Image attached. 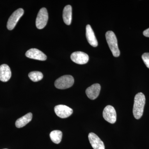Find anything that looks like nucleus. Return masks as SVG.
Returning a JSON list of instances; mask_svg holds the SVG:
<instances>
[{
  "label": "nucleus",
  "mask_w": 149,
  "mask_h": 149,
  "mask_svg": "<svg viewBox=\"0 0 149 149\" xmlns=\"http://www.w3.org/2000/svg\"><path fill=\"white\" fill-rule=\"evenodd\" d=\"M146 104V97L143 93L136 94L134 98L133 114L137 119L141 118L143 113L144 107Z\"/></svg>",
  "instance_id": "1"
},
{
  "label": "nucleus",
  "mask_w": 149,
  "mask_h": 149,
  "mask_svg": "<svg viewBox=\"0 0 149 149\" xmlns=\"http://www.w3.org/2000/svg\"><path fill=\"white\" fill-rule=\"evenodd\" d=\"M106 38L109 47L113 56L116 57L120 56V52L118 46V42L116 36L114 32L109 31L106 33Z\"/></svg>",
  "instance_id": "2"
},
{
  "label": "nucleus",
  "mask_w": 149,
  "mask_h": 149,
  "mask_svg": "<svg viewBox=\"0 0 149 149\" xmlns=\"http://www.w3.org/2000/svg\"><path fill=\"white\" fill-rule=\"evenodd\" d=\"M74 83V78L72 76L65 75L57 79L55 82L54 85L56 88L64 90L72 87Z\"/></svg>",
  "instance_id": "3"
},
{
  "label": "nucleus",
  "mask_w": 149,
  "mask_h": 149,
  "mask_svg": "<svg viewBox=\"0 0 149 149\" xmlns=\"http://www.w3.org/2000/svg\"><path fill=\"white\" fill-rule=\"evenodd\" d=\"M48 20V13L47 9L43 8L38 13L36 20V25L39 29H42L45 27Z\"/></svg>",
  "instance_id": "4"
},
{
  "label": "nucleus",
  "mask_w": 149,
  "mask_h": 149,
  "mask_svg": "<svg viewBox=\"0 0 149 149\" xmlns=\"http://www.w3.org/2000/svg\"><path fill=\"white\" fill-rule=\"evenodd\" d=\"M24 11L23 9L19 8L11 15L8 21L7 27L10 30H12L16 26L19 20L24 14Z\"/></svg>",
  "instance_id": "5"
},
{
  "label": "nucleus",
  "mask_w": 149,
  "mask_h": 149,
  "mask_svg": "<svg viewBox=\"0 0 149 149\" xmlns=\"http://www.w3.org/2000/svg\"><path fill=\"white\" fill-rule=\"evenodd\" d=\"M103 116L107 122L111 124L114 123L116 120V113L114 108L112 106H107L103 111Z\"/></svg>",
  "instance_id": "6"
},
{
  "label": "nucleus",
  "mask_w": 149,
  "mask_h": 149,
  "mask_svg": "<svg viewBox=\"0 0 149 149\" xmlns=\"http://www.w3.org/2000/svg\"><path fill=\"white\" fill-rule=\"evenodd\" d=\"M56 115L61 118H65L69 117L73 113V110L64 105H58L54 107Z\"/></svg>",
  "instance_id": "7"
},
{
  "label": "nucleus",
  "mask_w": 149,
  "mask_h": 149,
  "mask_svg": "<svg viewBox=\"0 0 149 149\" xmlns=\"http://www.w3.org/2000/svg\"><path fill=\"white\" fill-rule=\"evenodd\" d=\"M70 58L75 63L80 65L86 64L89 61V56L82 52H74L71 54Z\"/></svg>",
  "instance_id": "8"
},
{
  "label": "nucleus",
  "mask_w": 149,
  "mask_h": 149,
  "mask_svg": "<svg viewBox=\"0 0 149 149\" xmlns=\"http://www.w3.org/2000/svg\"><path fill=\"white\" fill-rule=\"evenodd\" d=\"M25 55L27 57L37 60L45 61L47 57L44 53L37 49H31L26 52Z\"/></svg>",
  "instance_id": "9"
},
{
  "label": "nucleus",
  "mask_w": 149,
  "mask_h": 149,
  "mask_svg": "<svg viewBox=\"0 0 149 149\" xmlns=\"http://www.w3.org/2000/svg\"><path fill=\"white\" fill-rule=\"evenodd\" d=\"M90 143L94 149H105L103 141L95 133H91L88 135Z\"/></svg>",
  "instance_id": "10"
},
{
  "label": "nucleus",
  "mask_w": 149,
  "mask_h": 149,
  "mask_svg": "<svg viewBox=\"0 0 149 149\" xmlns=\"http://www.w3.org/2000/svg\"><path fill=\"white\" fill-rule=\"evenodd\" d=\"M101 90L100 85L97 83L91 85L86 89V95L89 99L92 100H95L98 97Z\"/></svg>",
  "instance_id": "11"
},
{
  "label": "nucleus",
  "mask_w": 149,
  "mask_h": 149,
  "mask_svg": "<svg viewBox=\"0 0 149 149\" xmlns=\"http://www.w3.org/2000/svg\"><path fill=\"white\" fill-rule=\"evenodd\" d=\"M11 77V71L8 65L4 64L0 65V80L6 82Z\"/></svg>",
  "instance_id": "12"
},
{
  "label": "nucleus",
  "mask_w": 149,
  "mask_h": 149,
  "mask_svg": "<svg viewBox=\"0 0 149 149\" xmlns=\"http://www.w3.org/2000/svg\"><path fill=\"white\" fill-rule=\"evenodd\" d=\"M86 37L88 42L91 46L95 47L98 46L97 41L90 24H88L86 27Z\"/></svg>",
  "instance_id": "13"
},
{
  "label": "nucleus",
  "mask_w": 149,
  "mask_h": 149,
  "mask_svg": "<svg viewBox=\"0 0 149 149\" xmlns=\"http://www.w3.org/2000/svg\"><path fill=\"white\" fill-rule=\"evenodd\" d=\"M63 17L65 23L67 25H70L72 19V8L71 6L67 5L65 7Z\"/></svg>",
  "instance_id": "14"
},
{
  "label": "nucleus",
  "mask_w": 149,
  "mask_h": 149,
  "mask_svg": "<svg viewBox=\"0 0 149 149\" xmlns=\"http://www.w3.org/2000/svg\"><path fill=\"white\" fill-rule=\"evenodd\" d=\"M32 118V113H29L22 117L18 118L15 122V126L17 128H22L31 121Z\"/></svg>",
  "instance_id": "15"
},
{
  "label": "nucleus",
  "mask_w": 149,
  "mask_h": 149,
  "mask_svg": "<svg viewBox=\"0 0 149 149\" xmlns=\"http://www.w3.org/2000/svg\"><path fill=\"white\" fill-rule=\"evenodd\" d=\"M62 136V132L58 130H53L50 134L51 140L56 144H59L61 142Z\"/></svg>",
  "instance_id": "16"
},
{
  "label": "nucleus",
  "mask_w": 149,
  "mask_h": 149,
  "mask_svg": "<svg viewBox=\"0 0 149 149\" xmlns=\"http://www.w3.org/2000/svg\"><path fill=\"white\" fill-rule=\"evenodd\" d=\"M28 76L30 80L35 82L42 80L43 77L42 73L40 71H32L29 72Z\"/></svg>",
  "instance_id": "17"
},
{
  "label": "nucleus",
  "mask_w": 149,
  "mask_h": 149,
  "mask_svg": "<svg viewBox=\"0 0 149 149\" xmlns=\"http://www.w3.org/2000/svg\"><path fill=\"white\" fill-rule=\"evenodd\" d=\"M142 59L144 63L146 64V66L148 68H149V53H145L142 55Z\"/></svg>",
  "instance_id": "18"
},
{
  "label": "nucleus",
  "mask_w": 149,
  "mask_h": 149,
  "mask_svg": "<svg viewBox=\"0 0 149 149\" xmlns=\"http://www.w3.org/2000/svg\"><path fill=\"white\" fill-rule=\"evenodd\" d=\"M143 34L145 37H149V28L144 31Z\"/></svg>",
  "instance_id": "19"
},
{
  "label": "nucleus",
  "mask_w": 149,
  "mask_h": 149,
  "mask_svg": "<svg viewBox=\"0 0 149 149\" xmlns=\"http://www.w3.org/2000/svg\"></svg>",
  "instance_id": "20"
}]
</instances>
